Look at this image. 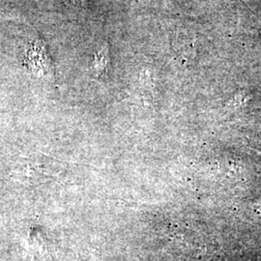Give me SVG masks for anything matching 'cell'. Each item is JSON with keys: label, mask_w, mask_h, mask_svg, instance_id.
Listing matches in <instances>:
<instances>
[{"label": "cell", "mask_w": 261, "mask_h": 261, "mask_svg": "<svg viewBox=\"0 0 261 261\" xmlns=\"http://www.w3.org/2000/svg\"><path fill=\"white\" fill-rule=\"evenodd\" d=\"M109 64V47L107 45H103L96 54L94 58L93 66L95 70L101 74L107 70Z\"/></svg>", "instance_id": "cell-1"}, {"label": "cell", "mask_w": 261, "mask_h": 261, "mask_svg": "<svg viewBox=\"0 0 261 261\" xmlns=\"http://www.w3.org/2000/svg\"><path fill=\"white\" fill-rule=\"evenodd\" d=\"M73 3L76 6H81V7H85L87 6V2L88 0H72Z\"/></svg>", "instance_id": "cell-2"}]
</instances>
